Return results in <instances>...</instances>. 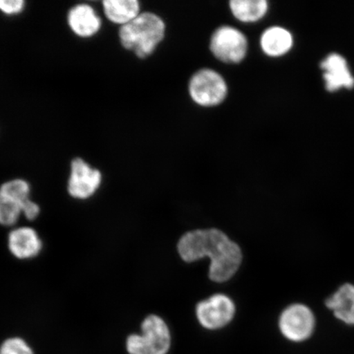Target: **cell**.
<instances>
[{"instance_id":"cell-14","label":"cell","mask_w":354,"mask_h":354,"mask_svg":"<svg viewBox=\"0 0 354 354\" xmlns=\"http://www.w3.org/2000/svg\"><path fill=\"white\" fill-rule=\"evenodd\" d=\"M103 10L109 21L121 26L130 24L140 15L137 0H104Z\"/></svg>"},{"instance_id":"cell-9","label":"cell","mask_w":354,"mask_h":354,"mask_svg":"<svg viewBox=\"0 0 354 354\" xmlns=\"http://www.w3.org/2000/svg\"><path fill=\"white\" fill-rule=\"evenodd\" d=\"M7 245L12 256L21 261L37 258L41 254L44 247L37 230L29 225L12 228L8 234Z\"/></svg>"},{"instance_id":"cell-18","label":"cell","mask_w":354,"mask_h":354,"mask_svg":"<svg viewBox=\"0 0 354 354\" xmlns=\"http://www.w3.org/2000/svg\"><path fill=\"white\" fill-rule=\"evenodd\" d=\"M0 354H34V352L25 339L12 337L4 340L0 346Z\"/></svg>"},{"instance_id":"cell-6","label":"cell","mask_w":354,"mask_h":354,"mask_svg":"<svg viewBox=\"0 0 354 354\" xmlns=\"http://www.w3.org/2000/svg\"><path fill=\"white\" fill-rule=\"evenodd\" d=\"M210 48L216 59L223 63L239 64L246 56L248 41L240 30L225 26L212 35Z\"/></svg>"},{"instance_id":"cell-4","label":"cell","mask_w":354,"mask_h":354,"mask_svg":"<svg viewBox=\"0 0 354 354\" xmlns=\"http://www.w3.org/2000/svg\"><path fill=\"white\" fill-rule=\"evenodd\" d=\"M189 91L197 104L212 107L223 103L227 95V86L219 73L214 70L203 69L190 80Z\"/></svg>"},{"instance_id":"cell-12","label":"cell","mask_w":354,"mask_h":354,"mask_svg":"<svg viewBox=\"0 0 354 354\" xmlns=\"http://www.w3.org/2000/svg\"><path fill=\"white\" fill-rule=\"evenodd\" d=\"M260 44L265 55L281 57L287 54L293 46V37L286 29L272 26L263 33Z\"/></svg>"},{"instance_id":"cell-11","label":"cell","mask_w":354,"mask_h":354,"mask_svg":"<svg viewBox=\"0 0 354 354\" xmlns=\"http://www.w3.org/2000/svg\"><path fill=\"white\" fill-rule=\"evenodd\" d=\"M68 24L75 35L83 39L95 37L102 28L100 17L94 8L86 3H80L71 8Z\"/></svg>"},{"instance_id":"cell-15","label":"cell","mask_w":354,"mask_h":354,"mask_svg":"<svg viewBox=\"0 0 354 354\" xmlns=\"http://www.w3.org/2000/svg\"><path fill=\"white\" fill-rule=\"evenodd\" d=\"M230 8L236 19L249 24L263 19L268 10V3L266 0H232Z\"/></svg>"},{"instance_id":"cell-7","label":"cell","mask_w":354,"mask_h":354,"mask_svg":"<svg viewBox=\"0 0 354 354\" xmlns=\"http://www.w3.org/2000/svg\"><path fill=\"white\" fill-rule=\"evenodd\" d=\"M279 327L287 339L303 342L313 333L315 318L311 310L302 304H295L281 314Z\"/></svg>"},{"instance_id":"cell-1","label":"cell","mask_w":354,"mask_h":354,"mask_svg":"<svg viewBox=\"0 0 354 354\" xmlns=\"http://www.w3.org/2000/svg\"><path fill=\"white\" fill-rule=\"evenodd\" d=\"M178 252L181 259L187 263L209 257V277L216 282L230 280L240 268L243 258L240 246L218 229L185 233L179 241Z\"/></svg>"},{"instance_id":"cell-8","label":"cell","mask_w":354,"mask_h":354,"mask_svg":"<svg viewBox=\"0 0 354 354\" xmlns=\"http://www.w3.org/2000/svg\"><path fill=\"white\" fill-rule=\"evenodd\" d=\"M199 323L209 330L223 328L232 320L236 307L232 300L224 295H215L197 305Z\"/></svg>"},{"instance_id":"cell-2","label":"cell","mask_w":354,"mask_h":354,"mask_svg":"<svg viewBox=\"0 0 354 354\" xmlns=\"http://www.w3.org/2000/svg\"><path fill=\"white\" fill-rule=\"evenodd\" d=\"M165 35V22L151 12H144L121 26L119 39L127 50L135 53L140 59L151 55Z\"/></svg>"},{"instance_id":"cell-10","label":"cell","mask_w":354,"mask_h":354,"mask_svg":"<svg viewBox=\"0 0 354 354\" xmlns=\"http://www.w3.org/2000/svg\"><path fill=\"white\" fill-rule=\"evenodd\" d=\"M321 68L324 71L325 86L329 92H335L340 88H352L354 86V77L348 68L346 59L338 54H331L322 62Z\"/></svg>"},{"instance_id":"cell-3","label":"cell","mask_w":354,"mask_h":354,"mask_svg":"<svg viewBox=\"0 0 354 354\" xmlns=\"http://www.w3.org/2000/svg\"><path fill=\"white\" fill-rule=\"evenodd\" d=\"M171 343L166 322L156 315H149L141 324V333L128 336L126 348L129 354H167Z\"/></svg>"},{"instance_id":"cell-5","label":"cell","mask_w":354,"mask_h":354,"mask_svg":"<svg viewBox=\"0 0 354 354\" xmlns=\"http://www.w3.org/2000/svg\"><path fill=\"white\" fill-rule=\"evenodd\" d=\"M102 183L103 175L99 169L81 158L73 159L66 187L71 197L77 201H87L98 192Z\"/></svg>"},{"instance_id":"cell-20","label":"cell","mask_w":354,"mask_h":354,"mask_svg":"<svg viewBox=\"0 0 354 354\" xmlns=\"http://www.w3.org/2000/svg\"><path fill=\"white\" fill-rule=\"evenodd\" d=\"M21 214L22 216H24L26 220L30 221H35L41 214V207H39L37 202L33 201L30 198L21 206Z\"/></svg>"},{"instance_id":"cell-13","label":"cell","mask_w":354,"mask_h":354,"mask_svg":"<svg viewBox=\"0 0 354 354\" xmlns=\"http://www.w3.org/2000/svg\"><path fill=\"white\" fill-rule=\"evenodd\" d=\"M326 307L333 311L336 318L354 325V286L345 284L326 301Z\"/></svg>"},{"instance_id":"cell-17","label":"cell","mask_w":354,"mask_h":354,"mask_svg":"<svg viewBox=\"0 0 354 354\" xmlns=\"http://www.w3.org/2000/svg\"><path fill=\"white\" fill-rule=\"evenodd\" d=\"M21 216L20 203L0 194V225L6 227H15Z\"/></svg>"},{"instance_id":"cell-16","label":"cell","mask_w":354,"mask_h":354,"mask_svg":"<svg viewBox=\"0 0 354 354\" xmlns=\"http://www.w3.org/2000/svg\"><path fill=\"white\" fill-rule=\"evenodd\" d=\"M32 187L28 180L16 178L6 181L0 187V194L22 206L30 199Z\"/></svg>"},{"instance_id":"cell-19","label":"cell","mask_w":354,"mask_h":354,"mask_svg":"<svg viewBox=\"0 0 354 354\" xmlns=\"http://www.w3.org/2000/svg\"><path fill=\"white\" fill-rule=\"evenodd\" d=\"M26 2L24 0H0V12L7 16L20 15L24 12Z\"/></svg>"}]
</instances>
